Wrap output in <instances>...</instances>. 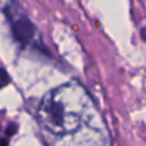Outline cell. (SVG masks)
Segmentation results:
<instances>
[{
    "label": "cell",
    "mask_w": 146,
    "mask_h": 146,
    "mask_svg": "<svg viewBox=\"0 0 146 146\" xmlns=\"http://www.w3.org/2000/svg\"><path fill=\"white\" fill-rule=\"evenodd\" d=\"M94 104L86 88L78 82H68L51 90L37 108L40 124L54 136L77 132L91 119Z\"/></svg>",
    "instance_id": "obj_1"
},
{
    "label": "cell",
    "mask_w": 146,
    "mask_h": 146,
    "mask_svg": "<svg viewBox=\"0 0 146 146\" xmlns=\"http://www.w3.org/2000/svg\"><path fill=\"white\" fill-rule=\"evenodd\" d=\"M15 129H17V127L14 124H10V126H7V127L0 126V146L9 145V140L14 135Z\"/></svg>",
    "instance_id": "obj_3"
},
{
    "label": "cell",
    "mask_w": 146,
    "mask_h": 146,
    "mask_svg": "<svg viewBox=\"0 0 146 146\" xmlns=\"http://www.w3.org/2000/svg\"><path fill=\"white\" fill-rule=\"evenodd\" d=\"M10 81V77L7 72L4 71L3 68H0V88H3L4 86H7Z\"/></svg>",
    "instance_id": "obj_4"
},
{
    "label": "cell",
    "mask_w": 146,
    "mask_h": 146,
    "mask_svg": "<svg viewBox=\"0 0 146 146\" xmlns=\"http://www.w3.org/2000/svg\"><path fill=\"white\" fill-rule=\"evenodd\" d=\"M5 13L8 15V19L10 21L12 30L14 32L15 37L22 44H30L35 40L36 30L33 27L32 22L27 18V15L23 13V9L18 4H8L5 8Z\"/></svg>",
    "instance_id": "obj_2"
}]
</instances>
